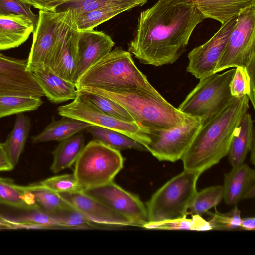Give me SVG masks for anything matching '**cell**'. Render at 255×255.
I'll use <instances>...</instances> for the list:
<instances>
[{
	"instance_id": "1",
	"label": "cell",
	"mask_w": 255,
	"mask_h": 255,
	"mask_svg": "<svg viewBox=\"0 0 255 255\" xmlns=\"http://www.w3.org/2000/svg\"><path fill=\"white\" fill-rule=\"evenodd\" d=\"M206 18L191 0H158L140 12L128 51L144 64L175 62L196 26Z\"/></svg>"
},
{
	"instance_id": "2",
	"label": "cell",
	"mask_w": 255,
	"mask_h": 255,
	"mask_svg": "<svg viewBox=\"0 0 255 255\" xmlns=\"http://www.w3.org/2000/svg\"><path fill=\"white\" fill-rule=\"evenodd\" d=\"M247 95L233 97L202 120L201 126L181 160L184 170L200 175L226 156L241 121L249 108Z\"/></svg>"
},
{
	"instance_id": "3",
	"label": "cell",
	"mask_w": 255,
	"mask_h": 255,
	"mask_svg": "<svg viewBox=\"0 0 255 255\" xmlns=\"http://www.w3.org/2000/svg\"><path fill=\"white\" fill-rule=\"evenodd\" d=\"M109 98L126 108L136 123L148 129H169L189 117L167 102L157 91L136 89L109 91L95 88L79 89Z\"/></svg>"
},
{
	"instance_id": "4",
	"label": "cell",
	"mask_w": 255,
	"mask_h": 255,
	"mask_svg": "<svg viewBox=\"0 0 255 255\" xmlns=\"http://www.w3.org/2000/svg\"><path fill=\"white\" fill-rule=\"evenodd\" d=\"M77 90L95 88L109 91L156 90L135 65L131 53L116 47L88 69L75 83Z\"/></svg>"
},
{
	"instance_id": "5",
	"label": "cell",
	"mask_w": 255,
	"mask_h": 255,
	"mask_svg": "<svg viewBox=\"0 0 255 255\" xmlns=\"http://www.w3.org/2000/svg\"><path fill=\"white\" fill-rule=\"evenodd\" d=\"M200 174L184 170L159 188L147 202L149 222L187 216Z\"/></svg>"
},
{
	"instance_id": "6",
	"label": "cell",
	"mask_w": 255,
	"mask_h": 255,
	"mask_svg": "<svg viewBox=\"0 0 255 255\" xmlns=\"http://www.w3.org/2000/svg\"><path fill=\"white\" fill-rule=\"evenodd\" d=\"M124 161L119 150L93 139L77 158L73 174L83 190L100 186L113 181Z\"/></svg>"
},
{
	"instance_id": "7",
	"label": "cell",
	"mask_w": 255,
	"mask_h": 255,
	"mask_svg": "<svg viewBox=\"0 0 255 255\" xmlns=\"http://www.w3.org/2000/svg\"><path fill=\"white\" fill-rule=\"evenodd\" d=\"M235 68L221 74L213 73L199 82L177 108L182 112L204 120L215 113L233 97L230 85Z\"/></svg>"
},
{
	"instance_id": "8",
	"label": "cell",
	"mask_w": 255,
	"mask_h": 255,
	"mask_svg": "<svg viewBox=\"0 0 255 255\" xmlns=\"http://www.w3.org/2000/svg\"><path fill=\"white\" fill-rule=\"evenodd\" d=\"M255 62V6L237 16L214 73L232 67L248 68Z\"/></svg>"
},
{
	"instance_id": "9",
	"label": "cell",
	"mask_w": 255,
	"mask_h": 255,
	"mask_svg": "<svg viewBox=\"0 0 255 255\" xmlns=\"http://www.w3.org/2000/svg\"><path fill=\"white\" fill-rule=\"evenodd\" d=\"M70 13V10L62 12L39 10L27 59L28 71L32 73L49 67L52 53Z\"/></svg>"
},
{
	"instance_id": "10",
	"label": "cell",
	"mask_w": 255,
	"mask_h": 255,
	"mask_svg": "<svg viewBox=\"0 0 255 255\" xmlns=\"http://www.w3.org/2000/svg\"><path fill=\"white\" fill-rule=\"evenodd\" d=\"M59 115L120 132L143 145L150 141L149 129L137 123H129L112 117L94 107L82 95H77L73 101L57 108Z\"/></svg>"
},
{
	"instance_id": "11",
	"label": "cell",
	"mask_w": 255,
	"mask_h": 255,
	"mask_svg": "<svg viewBox=\"0 0 255 255\" xmlns=\"http://www.w3.org/2000/svg\"><path fill=\"white\" fill-rule=\"evenodd\" d=\"M202 123L201 118L190 116L182 125L169 129H149L150 141L146 146L160 161L181 160Z\"/></svg>"
},
{
	"instance_id": "12",
	"label": "cell",
	"mask_w": 255,
	"mask_h": 255,
	"mask_svg": "<svg viewBox=\"0 0 255 255\" xmlns=\"http://www.w3.org/2000/svg\"><path fill=\"white\" fill-rule=\"evenodd\" d=\"M82 192L129 219L136 227L143 228L149 222L146 205L138 196L125 190L114 181Z\"/></svg>"
},
{
	"instance_id": "13",
	"label": "cell",
	"mask_w": 255,
	"mask_h": 255,
	"mask_svg": "<svg viewBox=\"0 0 255 255\" xmlns=\"http://www.w3.org/2000/svg\"><path fill=\"white\" fill-rule=\"evenodd\" d=\"M237 16L221 24L207 42L188 53L189 62L186 67L188 72L199 79L214 73L229 36L236 24Z\"/></svg>"
},
{
	"instance_id": "14",
	"label": "cell",
	"mask_w": 255,
	"mask_h": 255,
	"mask_svg": "<svg viewBox=\"0 0 255 255\" xmlns=\"http://www.w3.org/2000/svg\"><path fill=\"white\" fill-rule=\"evenodd\" d=\"M27 59L0 53V96L15 95L41 98L45 96L32 72L27 70Z\"/></svg>"
},
{
	"instance_id": "15",
	"label": "cell",
	"mask_w": 255,
	"mask_h": 255,
	"mask_svg": "<svg viewBox=\"0 0 255 255\" xmlns=\"http://www.w3.org/2000/svg\"><path fill=\"white\" fill-rule=\"evenodd\" d=\"M114 45L111 37L102 31L79 30L72 82L75 84L88 69L111 51Z\"/></svg>"
},
{
	"instance_id": "16",
	"label": "cell",
	"mask_w": 255,
	"mask_h": 255,
	"mask_svg": "<svg viewBox=\"0 0 255 255\" xmlns=\"http://www.w3.org/2000/svg\"><path fill=\"white\" fill-rule=\"evenodd\" d=\"M59 194L73 208L96 224L107 227L135 226L129 219L82 191Z\"/></svg>"
},
{
	"instance_id": "17",
	"label": "cell",
	"mask_w": 255,
	"mask_h": 255,
	"mask_svg": "<svg viewBox=\"0 0 255 255\" xmlns=\"http://www.w3.org/2000/svg\"><path fill=\"white\" fill-rule=\"evenodd\" d=\"M78 35L79 30L71 11L49 64V68L55 74L72 82L75 69Z\"/></svg>"
},
{
	"instance_id": "18",
	"label": "cell",
	"mask_w": 255,
	"mask_h": 255,
	"mask_svg": "<svg viewBox=\"0 0 255 255\" xmlns=\"http://www.w3.org/2000/svg\"><path fill=\"white\" fill-rule=\"evenodd\" d=\"M222 186L223 199L227 205H236L243 199L254 198L255 171L244 163L232 167L230 171L225 174Z\"/></svg>"
},
{
	"instance_id": "19",
	"label": "cell",
	"mask_w": 255,
	"mask_h": 255,
	"mask_svg": "<svg viewBox=\"0 0 255 255\" xmlns=\"http://www.w3.org/2000/svg\"><path fill=\"white\" fill-rule=\"evenodd\" d=\"M32 21L23 15L0 16V51L17 48L33 32Z\"/></svg>"
},
{
	"instance_id": "20",
	"label": "cell",
	"mask_w": 255,
	"mask_h": 255,
	"mask_svg": "<svg viewBox=\"0 0 255 255\" xmlns=\"http://www.w3.org/2000/svg\"><path fill=\"white\" fill-rule=\"evenodd\" d=\"M32 74L45 96L52 103L57 104L73 100L77 95L75 83L55 74L48 67Z\"/></svg>"
},
{
	"instance_id": "21",
	"label": "cell",
	"mask_w": 255,
	"mask_h": 255,
	"mask_svg": "<svg viewBox=\"0 0 255 255\" xmlns=\"http://www.w3.org/2000/svg\"><path fill=\"white\" fill-rule=\"evenodd\" d=\"M206 18L225 23L245 9L255 6V0H191Z\"/></svg>"
},
{
	"instance_id": "22",
	"label": "cell",
	"mask_w": 255,
	"mask_h": 255,
	"mask_svg": "<svg viewBox=\"0 0 255 255\" xmlns=\"http://www.w3.org/2000/svg\"><path fill=\"white\" fill-rule=\"evenodd\" d=\"M254 142L255 136L253 121L251 115L247 112L235 130L227 155L232 167L244 163Z\"/></svg>"
},
{
	"instance_id": "23",
	"label": "cell",
	"mask_w": 255,
	"mask_h": 255,
	"mask_svg": "<svg viewBox=\"0 0 255 255\" xmlns=\"http://www.w3.org/2000/svg\"><path fill=\"white\" fill-rule=\"evenodd\" d=\"M92 126L86 122L67 117L59 120L53 119L43 130L31 139L36 144L52 141H61Z\"/></svg>"
},
{
	"instance_id": "24",
	"label": "cell",
	"mask_w": 255,
	"mask_h": 255,
	"mask_svg": "<svg viewBox=\"0 0 255 255\" xmlns=\"http://www.w3.org/2000/svg\"><path fill=\"white\" fill-rule=\"evenodd\" d=\"M0 204L26 211L40 210L33 194L9 178L0 177Z\"/></svg>"
},
{
	"instance_id": "25",
	"label": "cell",
	"mask_w": 255,
	"mask_h": 255,
	"mask_svg": "<svg viewBox=\"0 0 255 255\" xmlns=\"http://www.w3.org/2000/svg\"><path fill=\"white\" fill-rule=\"evenodd\" d=\"M83 133L76 134L60 141L52 152L53 162L50 167L54 174L71 167L76 162L84 147Z\"/></svg>"
},
{
	"instance_id": "26",
	"label": "cell",
	"mask_w": 255,
	"mask_h": 255,
	"mask_svg": "<svg viewBox=\"0 0 255 255\" xmlns=\"http://www.w3.org/2000/svg\"><path fill=\"white\" fill-rule=\"evenodd\" d=\"M147 2V0H138L124 4L109 6L81 14L74 18L78 30H92L120 13L142 6Z\"/></svg>"
},
{
	"instance_id": "27",
	"label": "cell",
	"mask_w": 255,
	"mask_h": 255,
	"mask_svg": "<svg viewBox=\"0 0 255 255\" xmlns=\"http://www.w3.org/2000/svg\"><path fill=\"white\" fill-rule=\"evenodd\" d=\"M31 128L30 119L22 113L17 115L14 127L2 143L4 149L15 167L24 150Z\"/></svg>"
},
{
	"instance_id": "28",
	"label": "cell",
	"mask_w": 255,
	"mask_h": 255,
	"mask_svg": "<svg viewBox=\"0 0 255 255\" xmlns=\"http://www.w3.org/2000/svg\"><path fill=\"white\" fill-rule=\"evenodd\" d=\"M94 140H97L113 149L121 150L135 149L146 151V148L133 139L116 131L91 126L87 129Z\"/></svg>"
},
{
	"instance_id": "29",
	"label": "cell",
	"mask_w": 255,
	"mask_h": 255,
	"mask_svg": "<svg viewBox=\"0 0 255 255\" xmlns=\"http://www.w3.org/2000/svg\"><path fill=\"white\" fill-rule=\"evenodd\" d=\"M23 187L29 191L45 189L57 193H76L83 191L73 173L53 176Z\"/></svg>"
},
{
	"instance_id": "30",
	"label": "cell",
	"mask_w": 255,
	"mask_h": 255,
	"mask_svg": "<svg viewBox=\"0 0 255 255\" xmlns=\"http://www.w3.org/2000/svg\"><path fill=\"white\" fill-rule=\"evenodd\" d=\"M146 229L161 230H187L205 231L211 230L208 221L201 216L193 214L191 219L187 216L157 222H148L143 226Z\"/></svg>"
},
{
	"instance_id": "31",
	"label": "cell",
	"mask_w": 255,
	"mask_h": 255,
	"mask_svg": "<svg viewBox=\"0 0 255 255\" xmlns=\"http://www.w3.org/2000/svg\"><path fill=\"white\" fill-rule=\"evenodd\" d=\"M87 101L100 111L120 120L129 123L135 121L130 113L123 106L115 101L98 94L77 90Z\"/></svg>"
},
{
	"instance_id": "32",
	"label": "cell",
	"mask_w": 255,
	"mask_h": 255,
	"mask_svg": "<svg viewBox=\"0 0 255 255\" xmlns=\"http://www.w3.org/2000/svg\"><path fill=\"white\" fill-rule=\"evenodd\" d=\"M42 104L41 98L15 95L0 96V119L13 114L36 110Z\"/></svg>"
},
{
	"instance_id": "33",
	"label": "cell",
	"mask_w": 255,
	"mask_h": 255,
	"mask_svg": "<svg viewBox=\"0 0 255 255\" xmlns=\"http://www.w3.org/2000/svg\"><path fill=\"white\" fill-rule=\"evenodd\" d=\"M223 186H212L197 192L188 209V214L202 216L215 207L223 199Z\"/></svg>"
},
{
	"instance_id": "34",
	"label": "cell",
	"mask_w": 255,
	"mask_h": 255,
	"mask_svg": "<svg viewBox=\"0 0 255 255\" xmlns=\"http://www.w3.org/2000/svg\"><path fill=\"white\" fill-rule=\"evenodd\" d=\"M235 71L230 85L233 97L248 96L255 109V79H251L246 67H235Z\"/></svg>"
},
{
	"instance_id": "35",
	"label": "cell",
	"mask_w": 255,
	"mask_h": 255,
	"mask_svg": "<svg viewBox=\"0 0 255 255\" xmlns=\"http://www.w3.org/2000/svg\"><path fill=\"white\" fill-rule=\"evenodd\" d=\"M138 0H76L59 6L57 12L71 10L74 17L109 6L121 5Z\"/></svg>"
},
{
	"instance_id": "36",
	"label": "cell",
	"mask_w": 255,
	"mask_h": 255,
	"mask_svg": "<svg viewBox=\"0 0 255 255\" xmlns=\"http://www.w3.org/2000/svg\"><path fill=\"white\" fill-rule=\"evenodd\" d=\"M50 214L65 229H91L107 228L93 223L72 207L58 213Z\"/></svg>"
},
{
	"instance_id": "37",
	"label": "cell",
	"mask_w": 255,
	"mask_h": 255,
	"mask_svg": "<svg viewBox=\"0 0 255 255\" xmlns=\"http://www.w3.org/2000/svg\"><path fill=\"white\" fill-rule=\"evenodd\" d=\"M30 192L33 194L40 210L47 213L55 214L72 207L59 193L45 189L34 190Z\"/></svg>"
},
{
	"instance_id": "38",
	"label": "cell",
	"mask_w": 255,
	"mask_h": 255,
	"mask_svg": "<svg viewBox=\"0 0 255 255\" xmlns=\"http://www.w3.org/2000/svg\"><path fill=\"white\" fill-rule=\"evenodd\" d=\"M209 213L211 218L208 222L211 230H239L241 220V212L236 205L227 213H222L216 209L214 213Z\"/></svg>"
},
{
	"instance_id": "39",
	"label": "cell",
	"mask_w": 255,
	"mask_h": 255,
	"mask_svg": "<svg viewBox=\"0 0 255 255\" xmlns=\"http://www.w3.org/2000/svg\"><path fill=\"white\" fill-rule=\"evenodd\" d=\"M31 6L20 0H0V16L10 14L23 15L29 18L35 28L38 19V14H34Z\"/></svg>"
},
{
	"instance_id": "40",
	"label": "cell",
	"mask_w": 255,
	"mask_h": 255,
	"mask_svg": "<svg viewBox=\"0 0 255 255\" xmlns=\"http://www.w3.org/2000/svg\"><path fill=\"white\" fill-rule=\"evenodd\" d=\"M31 6L43 11H56L60 6L76 0H20Z\"/></svg>"
},
{
	"instance_id": "41",
	"label": "cell",
	"mask_w": 255,
	"mask_h": 255,
	"mask_svg": "<svg viewBox=\"0 0 255 255\" xmlns=\"http://www.w3.org/2000/svg\"><path fill=\"white\" fill-rule=\"evenodd\" d=\"M14 168L4 149L2 143L0 142V172L11 171Z\"/></svg>"
},
{
	"instance_id": "42",
	"label": "cell",
	"mask_w": 255,
	"mask_h": 255,
	"mask_svg": "<svg viewBox=\"0 0 255 255\" xmlns=\"http://www.w3.org/2000/svg\"><path fill=\"white\" fill-rule=\"evenodd\" d=\"M255 218L254 217L241 218L239 230L255 231Z\"/></svg>"
}]
</instances>
